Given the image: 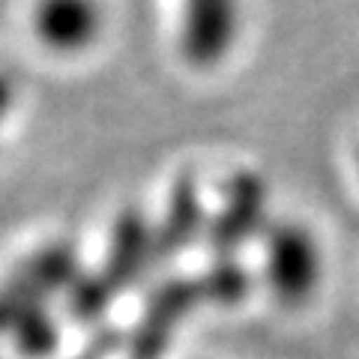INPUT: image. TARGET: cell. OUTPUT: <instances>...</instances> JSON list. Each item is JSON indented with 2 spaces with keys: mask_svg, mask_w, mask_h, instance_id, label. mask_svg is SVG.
<instances>
[{
  "mask_svg": "<svg viewBox=\"0 0 359 359\" xmlns=\"http://www.w3.org/2000/svg\"><path fill=\"white\" fill-rule=\"evenodd\" d=\"M153 264V228L135 207L123 210L111 228V243L99 273H81L69 287V309L78 320H96L144 266Z\"/></svg>",
  "mask_w": 359,
  "mask_h": 359,
  "instance_id": "6da1fadb",
  "label": "cell"
},
{
  "mask_svg": "<svg viewBox=\"0 0 359 359\" xmlns=\"http://www.w3.org/2000/svg\"><path fill=\"white\" fill-rule=\"evenodd\" d=\"M78 276V255L69 243H48L36 249L0 285V330H15L30 314L45 311V302L69 290Z\"/></svg>",
  "mask_w": 359,
  "mask_h": 359,
  "instance_id": "7a4b0ae2",
  "label": "cell"
},
{
  "mask_svg": "<svg viewBox=\"0 0 359 359\" xmlns=\"http://www.w3.org/2000/svg\"><path fill=\"white\" fill-rule=\"evenodd\" d=\"M266 278L278 302L302 306L318 287L320 255L299 224H273L266 231Z\"/></svg>",
  "mask_w": 359,
  "mask_h": 359,
  "instance_id": "3957f363",
  "label": "cell"
},
{
  "mask_svg": "<svg viewBox=\"0 0 359 359\" xmlns=\"http://www.w3.org/2000/svg\"><path fill=\"white\" fill-rule=\"evenodd\" d=\"M204 302L198 278H168L147 297L144 314L129 339V359H162L174 332Z\"/></svg>",
  "mask_w": 359,
  "mask_h": 359,
  "instance_id": "277c9868",
  "label": "cell"
},
{
  "mask_svg": "<svg viewBox=\"0 0 359 359\" xmlns=\"http://www.w3.org/2000/svg\"><path fill=\"white\" fill-rule=\"evenodd\" d=\"M266 216V183L252 171H240L224 186V204L207 224L210 249L219 257H231L264 228Z\"/></svg>",
  "mask_w": 359,
  "mask_h": 359,
  "instance_id": "5b68a950",
  "label": "cell"
},
{
  "mask_svg": "<svg viewBox=\"0 0 359 359\" xmlns=\"http://www.w3.org/2000/svg\"><path fill=\"white\" fill-rule=\"evenodd\" d=\"M33 33L54 54H81L99 39L102 9L96 0H36Z\"/></svg>",
  "mask_w": 359,
  "mask_h": 359,
  "instance_id": "8992f818",
  "label": "cell"
},
{
  "mask_svg": "<svg viewBox=\"0 0 359 359\" xmlns=\"http://www.w3.org/2000/svg\"><path fill=\"white\" fill-rule=\"evenodd\" d=\"M207 228L204 204L198 195V183L192 174H180L171 186L165 207V219L159 228H153V264L171 261L186 249L198 233Z\"/></svg>",
  "mask_w": 359,
  "mask_h": 359,
  "instance_id": "52a82bcc",
  "label": "cell"
},
{
  "mask_svg": "<svg viewBox=\"0 0 359 359\" xmlns=\"http://www.w3.org/2000/svg\"><path fill=\"white\" fill-rule=\"evenodd\" d=\"M233 25H237L233 0H186V57L195 63H216L233 39Z\"/></svg>",
  "mask_w": 359,
  "mask_h": 359,
  "instance_id": "ba28073f",
  "label": "cell"
},
{
  "mask_svg": "<svg viewBox=\"0 0 359 359\" xmlns=\"http://www.w3.org/2000/svg\"><path fill=\"white\" fill-rule=\"evenodd\" d=\"M204 302H219V306H237L249 297L252 276L233 261V257H219L204 276H198Z\"/></svg>",
  "mask_w": 359,
  "mask_h": 359,
  "instance_id": "9c48e42d",
  "label": "cell"
},
{
  "mask_svg": "<svg viewBox=\"0 0 359 359\" xmlns=\"http://www.w3.org/2000/svg\"><path fill=\"white\" fill-rule=\"evenodd\" d=\"M15 332H18L21 351L30 356H45L57 347V327H54L48 311H36L30 318H25L15 327Z\"/></svg>",
  "mask_w": 359,
  "mask_h": 359,
  "instance_id": "30bf717a",
  "label": "cell"
},
{
  "mask_svg": "<svg viewBox=\"0 0 359 359\" xmlns=\"http://www.w3.org/2000/svg\"><path fill=\"white\" fill-rule=\"evenodd\" d=\"M13 102H15V90H13V81L0 72V126H4L6 114L13 111Z\"/></svg>",
  "mask_w": 359,
  "mask_h": 359,
  "instance_id": "8fae6325",
  "label": "cell"
},
{
  "mask_svg": "<svg viewBox=\"0 0 359 359\" xmlns=\"http://www.w3.org/2000/svg\"><path fill=\"white\" fill-rule=\"evenodd\" d=\"M102 353H105V339L99 341V344H93V347H90L87 353H81L78 359H102Z\"/></svg>",
  "mask_w": 359,
  "mask_h": 359,
  "instance_id": "7c38bea8",
  "label": "cell"
}]
</instances>
